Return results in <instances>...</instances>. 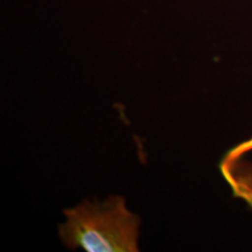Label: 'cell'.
<instances>
[{
    "label": "cell",
    "instance_id": "obj_1",
    "mask_svg": "<svg viewBox=\"0 0 252 252\" xmlns=\"http://www.w3.org/2000/svg\"><path fill=\"white\" fill-rule=\"evenodd\" d=\"M67 222L60 235L70 249L88 252L138 251L139 220L126 209L124 198L112 196L104 203L83 202L64 212Z\"/></svg>",
    "mask_w": 252,
    "mask_h": 252
},
{
    "label": "cell",
    "instance_id": "obj_2",
    "mask_svg": "<svg viewBox=\"0 0 252 252\" xmlns=\"http://www.w3.org/2000/svg\"><path fill=\"white\" fill-rule=\"evenodd\" d=\"M220 169L236 196L243 198L252 207V162L244 161L237 149L226 156Z\"/></svg>",
    "mask_w": 252,
    "mask_h": 252
}]
</instances>
